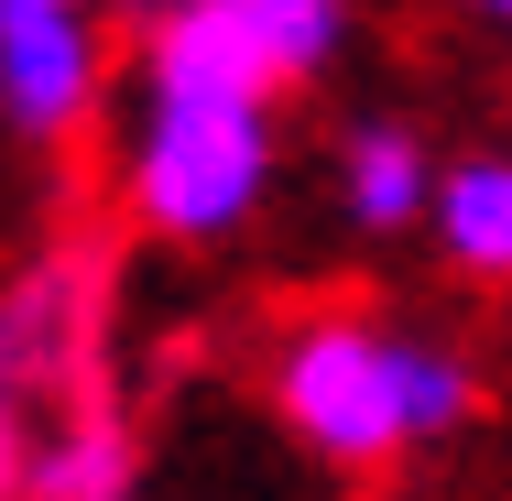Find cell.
I'll return each mask as SVG.
<instances>
[{
    "instance_id": "6da1fadb",
    "label": "cell",
    "mask_w": 512,
    "mask_h": 501,
    "mask_svg": "<svg viewBox=\"0 0 512 501\" xmlns=\"http://www.w3.org/2000/svg\"><path fill=\"white\" fill-rule=\"evenodd\" d=\"M273 186V77L240 55V33L175 0L142 44V131H131V207L164 240H229Z\"/></svg>"
},
{
    "instance_id": "7a4b0ae2",
    "label": "cell",
    "mask_w": 512,
    "mask_h": 501,
    "mask_svg": "<svg viewBox=\"0 0 512 501\" xmlns=\"http://www.w3.org/2000/svg\"><path fill=\"white\" fill-rule=\"evenodd\" d=\"M273 403L327 469H382V458H404L425 436L469 425L480 371L458 349H436V338L371 327V316H306L273 349Z\"/></svg>"
},
{
    "instance_id": "3957f363",
    "label": "cell",
    "mask_w": 512,
    "mask_h": 501,
    "mask_svg": "<svg viewBox=\"0 0 512 501\" xmlns=\"http://www.w3.org/2000/svg\"><path fill=\"white\" fill-rule=\"evenodd\" d=\"M99 0H0V120L66 142L99 109Z\"/></svg>"
},
{
    "instance_id": "277c9868",
    "label": "cell",
    "mask_w": 512,
    "mask_h": 501,
    "mask_svg": "<svg viewBox=\"0 0 512 501\" xmlns=\"http://www.w3.org/2000/svg\"><path fill=\"white\" fill-rule=\"evenodd\" d=\"M88 338H99V262H77V251L33 262V273L0 295V393H22V382H77V371H88Z\"/></svg>"
},
{
    "instance_id": "5b68a950",
    "label": "cell",
    "mask_w": 512,
    "mask_h": 501,
    "mask_svg": "<svg viewBox=\"0 0 512 501\" xmlns=\"http://www.w3.org/2000/svg\"><path fill=\"white\" fill-rule=\"evenodd\" d=\"M338 197L360 229H414V218H436V153L404 120H360L349 153H338Z\"/></svg>"
},
{
    "instance_id": "8992f818",
    "label": "cell",
    "mask_w": 512,
    "mask_h": 501,
    "mask_svg": "<svg viewBox=\"0 0 512 501\" xmlns=\"http://www.w3.org/2000/svg\"><path fill=\"white\" fill-rule=\"evenodd\" d=\"M207 11L240 33V55H251L273 88L327 77V55L349 44V0H207Z\"/></svg>"
},
{
    "instance_id": "52a82bcc",
    "label": "cell",
    "mask_w": 512,
    "mask_h": 501,
    "mask_svg": "<svg viewBox=\"0 0 512 501\" xmlns=\"http://www.w3.org/2000/svg\"><path fill=\"white\" fill-rule=\"evenodd\" d=\"M436 240L458 273L512 284V153H469L436 175Z\"/></svg>"
},
{
    "instance_id": "ba28073f",
    "label": "cell",
    "mask_w": 512,
    "mask_h": 501,
    "mask_svg": "<svg viewBox=\"0 0 512 501\" xmlns=\"http://www.w3.org/2000/svg\"><path fill=\"white\" fill-rule=\"evenodd\" d=\"M131 425L120 414H99V403H77L44 447H33V480H22V501H131Z\"/></svg>"
},
{
    "instance_id": "9c48e42d",
    "label": "cell",
    "mask_w": 512,
    "mask_h": 501,
    "mask_svg": "<svg viewBox=\"0 0 512 501\" xmlns=\"http://www.w3.org/2000/svg\"><path fill=\"white\" fill-rule=\"evenodd\" d=\"M22 480H33V436H22V414L0 393V501H22Z\"/></svg>"
},
{
    "instance_id": "30bf717a",
    "label": "cell",
    "mask_w": 512,
    "mask_h": 501,
    "mask_svg": "<svg viewBox=\"0 0 512 501\" xmlns=\"http://www.w3.org/2000/svg\"><path fill=\"white\" fill-rule=\"evenodd\" d=\"M469 11H491V22H512V0H469Z\"/></svg>"
}]
</instances>
